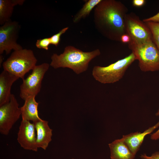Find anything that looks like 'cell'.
<instances>
[{
	"label": "cell",
	"instance_id": "1",
	"mask_svg": "<svg viewBox=\"0 0 159 159\" xmlns=\"http://www.w3.org/2000/svg\"><path fill=\"white\" fill-rule=\"evenodd\" d=\"M128 9L121 2L102 0L95 7L94 21L98 32L110 40L121 42L126 34L125 18Z\"/></svg>",
	"mask_w": 159,
	"mask_h": 159
},
{
	"label": "cell",
	"instance_id": "2",
	"mask_svg": "<svg viewBox=\"0 0 159 159\" xmlns=\"http://www.w3.org/2000/svg\"><path fill=\"white\" fill-rule=\"evenodd\" d=\"M100 54V50L98 49L84 52L73 46H67L62 53L52 55L50 66L55 69L69 68L79 74L87 71L90 62Z\"/></svg>",
	"mask_w": 159,
	"mask_h": 159
},
{
	"label": "cell",
	"instance_id": "3",
	"mask_svg": "<svg viewBox=\"0 0 159 159\" xmlns=\"http://www.w3.org/2000/svg\"><path fill=\"white\" fill-rule=\"evenodd\" d=\"M128 44L136 60L138 61V66L141 71H159V50L153 40L141 44L130 41Z\"/></svg>",
	"mask_w": 159,
	"mask_h": 159
},
{
	"label": "cell",
	"instance_id": "4",
	"mask_svg": "<svg viewBox=\"0 0 159 159\" xmlns=\"http://www.w3.org/2000/svg\"><path fill=\"white\" fill-rule=\"evenodd\" d=\"M37 62L32 50L23 48L14 51L2 66L4 70L23 80L25 74L36 65Z\"/></svg>",
	"mask_w": 159,
	"mask_h": 159
},
{
	"label": "cell",
	"instance_id": "5",
	"mask_svg": "<svg viewBox=\"0 0 159 159\" xmlns=\"http://www.w3.org/2000/svg\"><path fill=\"white\" fill-rule=\"evenodd\" d=\"M136 60L131 53L127 56L106 67L95 66L92 74L97 81L104 84L113 83L121 79L130 65Z\"/></svg>",
	"mask_w": 159,
	"mask_h": 159
},
{
	"label": "cell",
	"instance_id": "6",
	"mask_svg": "<svg viewBox=\"0 0 159 159\" xmlns=\"http://www.w3.org/2000/svg\"><path fill=\"white\" fill-rule=\"evenodd\" d=\"M50 64L44 63L36 65L32 73L23 82L20 87V97L24 101L32 96L36 97L40 91L42 80Z\"/></svg>",
	"mask_w": 159,
	"mask_h": 159
},
{
	"label": "cell",
	"instance_id": "7",
	"mask_svg": "<svg viewBox=\"0 0 159 159\" xmlns=\"http://www.w3.org/2000/svg\"><path fill=\"white\" fill-rule=\"evenodd\" d=\"M125 20L126 33L130 37L131 41L141 44L153 40L149 27L134 13H127Z\"/></svg>",
	"mask_w": 159,
	"mask_h": 159
},
{
	"label": "cell",
	"instance_id": "8",
	"mask_svg": "<svg viewBox=\"0 0 159 159\" xmlns=\"http://www.w3.org/2000/svg\"><path fill=\"white\" fill-rule=\"evenodd\" d=\"M20 25L16 21L11 20L0 27V54L5 52L6 54L12 50L23 49L17 42L20 29Z\"/></svg>",
	"mask_w": 159,
	"mask_h": 159
},
{
	"label": "cell",
	"instance_id": "9",
	"mask_svg": "<svg viewBox=\"0 0 159 159\" xmlns=\"http://www.w3.org/2000/svg\"><path fill=\"white\" fill-rule=\"evenodd\" d=\"M21 115L20 107L14 95L8 102L0 106V132L8 135L14 124Z\"/></svg>",
	"mask_w": 159,
	"mask_h": 159
},
{
	"label": "cell",
	"instance_id": "10",
	"mask_svg": "<svg viewBox=\"0 0 159 159\" xmlns=\"http://www.w3.org/2000/svg\"><path fill=\"white\" fill-rule=\"evenodd\" d=\"M17 140L24 149L37 152L38 148L37 143L36 133L34 123L22 120L17 133Z\"/></svg>",
	"mask_w": 159,
	"mask_h": 159
},
{
	"label": "cell",
	"instance_id": "11",
	"mask_svg": "<svg viewBox=\"0 0 159 159\" xmlns=\"http://www.w3.org/2000/svg\"><path fill=\"white\" fill-rule=\"evenodd\" d=\"M34 123L36 131L37 143L38 147L46 150L52 140V130L48 122L42 119Z\"/></svg>",
	"mask_w": 159,
	"mask_h": 159
},
{
	"label": "cell",
	"instance_id": "12",
	"mask_svg": "<svg viewBox=\"0 0 159 159\" xmlns=\"http://www.w3.org/2000/svg\"><path fill=\"white\" fill-rule=\"evenodd\" d=\"M19 78L4 70L0 74V106L10 100L11 87L14 83Z\"/></svg>",
	"mask_w": 159,
	"mask_h": 159
},
{
	"label": "cell",
	"instance_id": "13",
	"mask_svg": "<svg viewBox=\"0 0 159 159\" xmlns=\"http://www.w3.org/2000/svg\"><path fill=\"white\" fill-rule=\"evenodd\" d=\"M159 126V121L143 132H136L123 135L122 138L130 150L135 155L139 149L145 137Z\"/></svg>",
	"mask_w": 159,
	"mask_h": 159
},
{
	"label": "cell",
	"instance_id": "14",
	"mask_svg": "<svg viewBox=\"0 0 159 159\" xmlns=\"http://www.w3.org/2000/svg\"><path fill=\"white\" fill-rule=\"evenodd\" d=\"M111 159H134L135 155L130 150L122 138L109 144Z\"/></svg>",
	"mask_w": 159,
	"mask_h": 159
},
{
	"label": "cell",
	"instance_id": "15",
	"mask_svg": "<svg viewBox=\"0 0 159 159\" xmlns=\"http://www.w3.org/2000/svg\"><path fill=\"white\" fill-rule=\"evenodd\" d=\"M35 97L32 96L25 100L20 107L22 120L32 121L33 122L42 119L39 116L38 107L39 103L36 102Z\"/></svg>",
	"mask_w": 159,
	"mask_h": 159
},
{
	"label": "cell",
	"instance_id": "16",
	"mask_svg": "<svg viewBox=\"0 0 159 159\" xmlns=\"http://www.w3.org/2000/svg\"><path fill=\"white\" fill-rule=\"evenodd\" d=\"M24 0H0V24L11 20L15 6L22 5Z\"/></svg>",
	"mask_w": 159,
	"mask_h": 159
},
{
	"label": "cell",
	"instance_id": "17",
	"mask_svg": "<svg viewBox=\"0 0 159 159\" xmlns=\"http://www.w3.org/2000/svg\"><path fill=\"white\" fill-rule=\"evenodd\" d=\"M102 0H86L80 10L74 16L73 21L74 23H77L82 19L88 16L92 10Z\"/></svg>",
	"mask_w": 159,
	"mask_h": 159
},
{
	"label": "cell",
	"instance_id": "18",
	"mask_svg": "<svg viewBox=\"0 0 159 159\" xmlns=\"http://www.w3.org/2000/svg\"><path fill=\"white\" fill-rule=\"evenodd\" d=\"M145 22L151 31L153 41L159 50V23L152 21Z\"/></svg>",
	"mask_w": 159,
	"mask_h": 159
},
{
	"label": "cell",
	"instance_id": "19",
	"mask_svg": "<svg viewBox=\"0 0 159 159\" xmlns=\"http://www.w3.org/2000/svg\"><path fill=\"white\" fill-rule=\"evenodd\" d=\"M69 27H64L57 33L49 37L51 44L57 46L59 42L61 35L64 33L68 29Z\"/></svg>",
	"mask_w": 159,
	"mask_h": 159
},
{
	"label": "cell",
	"instance_id": "20",
	"mask_svg": "<svg viewBox=\"0 0 159 159\" xmlns=\"http://www.w3.org/2000/svg\"><path fill=\"white\" fill-rule=\"evenodd\" d=\"M51 44L49 37L37 39L36 43V47L39 49L48 50Z\"/></svg>",
	"mask_w": 159,
	"mask_h": 159
},
{
	"label": "cell",
	"instance_id": "21",
	"mask_svg": "<svg viewBox=\"0 0 159 159\" xmlns=\"http://www.w3.org/2000/svg\"><path fill=\"white\" fill-rule=\"evenodd\" d=\"M143 21L144 22L152 21L159 23V12L151 17L143 19Z\"/></svg>",
	"mask_w": 159,
	"mask_h": 159
},
{
	"label": "cell",
	"instance_id": "22",
	"mask_svg": "<svg viewBox=\"0 0 159 159\" xmlns=\"http://www.w3.org/2000/svg\"><path fill=\"white\" fill-rule=\"evenodd\" d=\"M141 157L143 159H159V152H155L150 156H148L145 154L142 155Z\"/></svg>",
	"mask_w": 159,
	"mask_h": 159
},
{
	"label": "cell",
	"instance_id": "23",
	"mask_svg": "<svg viewBox=\"0 0 159 159\" xmlns=\"http://www.w3.org/2000/svg\"><path fill=\"white\" fill-rule=\"evenodd\" d=\"M145 1V0H133L132 3L134 6L140 7L143 5Z\"/></svg>",
	"mask_w": 159,
	"mask_h": 159
},
{
	"label": "cell",
	"instance_id": "24",
	"mask_svg": "<svg viewBox=\"0 0 159 159\" xmlns=\"http://www.w3.org/2000/svg\"><path fill=\"white\" fill-rule=\"evenodd\" d=\"M130 38L127 34L122 36L121 37V42L123 43H128L130 41Z\"/></svg>",
	"mask_w": 159,
	"mask_h": 159
},
{
	"label": "cell",
	"instance_id": "25",
	"mask_svg": "<svg viewBox=\"0 0 159 159\" xmlns=\"http://www.w3.org/2000/svg\"><path fill=\"white\" fill-rule=\"evenodd\" d=\"M156 115L157 116L159 115V109L156 113ZM151 138L153 140H156L159 139V129L155 132L152 135Z\"/></svg>",
	"mask_w": 159,
	"mask_h": 159
},
{
	"label": "cell",
	"instance_id": "26",
	"mask_svg": "<svg viewBox=\"0 0 159 159\" xmlns=\"http://www.w3.org/2000/svg\"><path fill=\"white\" fill-rule=\"evenodd\" d=\"M0 65H1V63H2L3 61V57L2 55H0Z\"/></svg>",
	"mask_w": 159,
	"mask_h": 159
},
{
	"label": "cell",
	"instance_id": "27",
	"mask_svg": "<svg viewBox=\"0 0 159 159\" xmlns=\"http://www.w3.org/2000/svg\"><path fill=\"white\" fill-rule=\"evenodd\" d=\"M72 159H74V158H72Z\"/></svg>",
	"mask_w": 159,
	"mask_h": 159
}]
</instances>
